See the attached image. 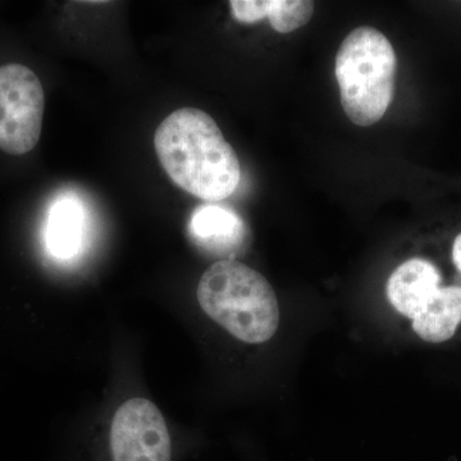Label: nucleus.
Returning <instances> with one entry per match:
<instances>
[{
  "instance_id": "obj_1",
  "label": "nucleus",
  "mask_w": 461,
  "mask_h": 461,
  "mask_svg": "<svg viewBox=\"0 0 461 461\" xmlns=\"http://www.w3.org/2000/svg\"><path fill=\"white\" fill-rule=\"evenodd\" d=\"M154 148L173 184L205 202L230 198L241 167L213 118L198 108L173 112L158 126Z\"/></svg>"
},
{
  "instance_id": "obj_2",
  "label": "nucleus",
  "mask_w": 461,
  "mask_h": 461,
  "mask_svg": "<svg viewBox=\"0 0 461 461\" xmlns=\"http://www.w3.org/2000/svg\"><path fill=\"white\" fill-rule=\"evenodd\" d=\"M196 297L212 321L247 344L269 341L280 326V305L271 284L238 260L212 264L200 278Z\"/></svg>"
},
{
  "instance_id": "obj_3",
  "label": "nucleus",
  "mask_w": 461,
  "mask_h": 461,
  "mask_svg": "<svg viewBox=\"0 0 461 461\" xmlns=\"http://www.w3.org/2000/svg\"><path fill=\"white\" fill-rule=\"evenodd\" d=\"M335 69L348 120L362 127L381 121L393 103L397 71L386 36L372 26L357 27L339 45Z\"/></svg>"
},
{
  "instance_id": "obj_4",
  "label": "nucleus",
  "mask_w": 461,
  "mask_h": 461,
  "mask_svg": "<svg viewBox=\"0 0 461 461\" xmlns=\"http://www.w3.org/2000/svg\"><path fill=\"white\" fill-rule=\"evenodd\" d=\"M45 94L32 69L18 63L0 67V150L23 156L38 145Z\"/></svg>"
},
{
  "instance_id": "obj_5",
  "label": "nucleus",
  "mask_w": 461,
  "mask_h": 461,
  "mask_svg": "<svg viewBox=\"0 0 461 461\" xmlns=\"http://www.w3.org/2000/svg\"><path fill=\"white\" fill-rule=\"evenodd\" d=\"M112 461H171L172 441L165 418L142 397L127 400L111 427Z\"/></svg>"
},
{
  "instance_id": "obj_6",
  "label": "nucleus",
  "mask_w": 461,
  "mask_h": 461,
  "mask_svg": "<svg viewBox=\"0 0 461 461\" xmlns=\"http://www.w3.org/2000/svg\"><path fill=\"white\" fill-rule=\"evenodd\" d=\"M441 280V269L435 262L426 258H411L391 273L386 286L388 302L397 314L411 321Z\"/></svg>"
},
{
  "instance_id": "obj_7",
  "label": "nucleus",
  "mask_w": 461,
  "mask_h": 461,
  "mask_svg": "<svg viewBox=\"0 0 461 461\" xmlns=\"http://www.w3.org/2000/svg\"><path fill=\"white\" fill-rule=\"evenodd\" d=\"M189 230L194 242L215 257L232 258L245 249L248 230L232 209L206 204L191 215Z\"/></svg>"
},
{
  "instance_id": "obj_8",
  "label": "nucleus",
  "mask_w": 461,
  "mask_h": 461,
  "mask_svg": "<svg viewBox=\"0 0 461 461\" xmlns=\"http://www.w3.org/2000/svg\"><path fill=\"white\" fill-rule=\"evenodd\" d=\"M230 7L240 23H254L268 18L276 32L287 33L308 23L315 5L311 0H232Z\"/></svg>"
},
{
  "instance_id": "obj_9",
  "label": "nucleus",
  "mask_w": 461,
  "mask_h": 461,
  "mask_svg": "<svg viewBox=\"0 0 461 461\" xmlns=\"http://www.w3.org/2000/svg\"><path fill=\"white\" fill-rule=\"evenodd\" d=\"M48 250L58 259H71L83 247L84 212L74 198L57 200L48 218Z\"/></svg>"
},
{
  "instance_id": "obj_10",
  "label": "nucleus",
  "mask_w": 461,
  "mask_h": 461,
  "mask_svg": "<svg viewBox=\"0 0 461 461\" xmlns=\"http://www.w3.org/2000/svg\"><path fill=\"white\" fill-rule=\"evenodd\" d=\"M450 256L454 268L461 273V232L454 239L453 245H451Z\"/></svg>"
}]
</instances>
